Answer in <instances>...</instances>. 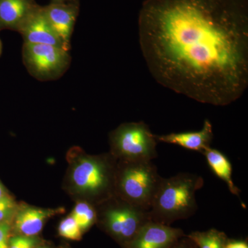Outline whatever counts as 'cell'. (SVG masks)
I'll return each instance as SVG.
<instances>
[{"label": "cell", "instance_id": "1", "mask_svg": "<svg viewBox=\"0 0 248 248\" xmlns=\"http://www.w3.org/2000/svg\"><path fill=\"white\" fill-rule=\"evenodd\" d=\"M140 48L159 84L224 107L248 86V0H146Z\"/></svg>", "mask_w": 248, "mask_h": 248}, {"label": "cell", "instance_id": "2", "mask_svg": "<svg viewBox=\"0 0 248 248\" xmlns=\"http://www.w3.org/2000/svg\"><path fill=\"white\" fill-rule=\"evenodd\" d=\"M203 184L202 177L191 173L162 178L149 210L152 221L170 226L192 216L197 210L196 192Z\"/></svg>", "mask_w": 248, "mask_h": 248}, {"label": "cell", "instance_id": "3", "mask_svg": "<svg viewBox=\"0 0 248 248\" xmlns=\"http://www.w3.org/2000/svg\"><path fill=\"white\" fill-rule=\"evenodd\" d=\"M162 178L152 161H120L116 169L115 195L149 211Z\"/></svg>", "mask_w": 248, "mask_h": 248}, {"label": "cell", "instance_id": "4", "mask_svg": "<svg viewBox=\"0 0 248 248\" xmlns=\"http://www.w3.org/2000/svg\"><path fill=\"white\" fill-rule=\"evenodd\" d=\"M109 156H84L73 165L71 182L80 195L104 202L115 195L117 166Z\"/></svg>", "mask_w": 248, "mask_h": 248}, {"label": "cell", "instance_id": "5", "mask_svg": "<svg viewBox=\"0 0 248 248\" xmlns=\"http://www.w3.org/2000/svg\"><path fill=\"white\" fill-rule=\"evenodd\" d=\"M112 156L120 161H151L157 157V141L143 122L120 125L110 134Z\"/></svg>", "mask_w": 248, "mask_h": 248}, {"label": "cell", "instance_id": "6", "mask_svg": "<svg viewBox=\"0 0 248 248\" xmlns=\"http://www.w3.org/2000/svg\"><path fill=\"white\" fill-rule=\"evenodd\" d=\"M22 60L32 78L50 81L60 79L66 73L72 59L69 51L60 47L24 43Z\"/></svg>", "mask_w": 248, "mask_h": 248}, {"label": "cell", "instance_id": "7", "mask_svg": "<svg viewBox=\"0 0 248 248\" xmlns=\"http://www.w3.org/2000/svg\"><path fill=\"white\" fill-rule=\"evenodd\" d=\"M117 197L118 201L110 202L102 210V223L113 237L125 246L136 236L142 227L152 220L148 210Z\"/></svg>", "mask_w": 248, "mask_h": 248}, {"label": "cell", "instance_id": "8", "mask_svg": "<svg viewBox=\"0 0 248 248\" xmlns=\"http://www.w3.org/2000/svg\"><path fill=\"white\" fill-rule=\"evenodd\" d=\"M184 236L186 234L182 230L150 221L125 248H168Z\"/></svg>", "mask_w": 248, "mask_h": 248}, {"label": "cell", "instance_id": "9", "mask_svg": "<svg viewBox=\"0 0 248 248\" xmlns=\"http://www.w3.org/2000/svg\"><path fill=\"white\" fill-rule=\"evenodd\" d=\"M42 9L49 24L67 50H70L72 35L79 13V4L50 2L42 6Z\"/></svg>", "mask_w": 248, "mask_h": 248}, {"label": "cell", "instance_id": "10", "mask_svg": "<svg viewBox=\"0 0 248 248\" xmlns=\"http://www.w3.org/2000/svg\"><path fill=\"white\" fill-rule=\"evenodd\" d=\"M19 33L22 36L24 43L55 46L69 51L49 24L40 5Z\"/></svg>", "mask_w": 248, "mask_h": 248}, {"label": "cell", "instance_id": "11", "mask_svg": "<svg viewBox=\"0 0 248 248\" xmlns=\"http://www.w3.org/2000/svg\"><path fill=\"white\" fill-rule=\"evenodd\" d=\"M39 6L35 0H0V31L19 32Z\"/></svg>", "mask_w": 248, "mask_h": 248}, {"label": "cell", "instance_id": "12", "mask_svg": "<svg viewBox=\"0 0 248 248\" xmlns=\"http://www.w3.org/2000/svg\"><path fill=\"white\" fill-rule=\"evenodd\" d=\"M214 138L213 125L210 121L205 120L203 128L199 131L170 133L155 135L156 141L177 145L186 149L197 151L203 154L210 147Z\"/></svg>", "mask_w": 248, "mask_h": 248}, {"label": "cell", "instance_id": "13", "mask_svg": "<svg viewBox=\"0 0 248 248\" xmlns=\"http://www.w3.org/2000/svg\"><path fill=\"white\" fill-rule=\"evenodd\" d=\"M63 209H45L22 205L14 217L15 228L21 235L35 236L42 231L46 221Z\"/></svg>", "mask_w": 248, "mask_h": 248}, {"label": "cell", "instance_id": "14", "mask_svg": "<svg viewBox=\"0 0 248 248\" xmlns=\"http://www.w3.org/2000/svg\"><path fill=\"white\" fill-rule=\"evenodd\" d=\"M203 155L206 158L210 169L217 176L226 182L231 193L239 197L241 191L233 182L232 178V165L228 158L221 152L212 148H209L204 151Z\"/></svg>", "mask_w": 248, "mask_h": 248}, {"label": "cell", "instance_id": "15", "mask_svg": "<svg viewBox=\"0 0 248 248\" xmlns=\"http://www.w3.org/2000/svg\"><path fill=\"white\" fill-rule=\"evenodd\" d=\"M197 248H224L228 237L223 232L216 229L192 232L186 235Z\"/></svg>", "mask_w": 248, "mask_h": 248}, {"label": "cell", "instance_id": "16", "mask_svg": "<svg viewBox=\"0 0 248 248\" xmlns=\"http://www.w3.org/2000/svg\"><path fill=\"white\" fill-rule=\"evenodd\" d=\"M71 215L83 232L89 230L97 219V210L92 204L87 202L77 203Z\"/></svg>", "mask_w": 248, "mask_h": 248}, {"label": "cell", "instance_id": "17", "mask_svg": "<svg viewBox=\"0 0 248 248\" xmlns=\"http://www.w3.org/2000/svg\"><path fill=\"white\" fill-rule=\"evenodd\" d=\"M58 232L62 237L72 241H79L83 234L79 225L71 215L62 220L59 225Z\"/></svg>", "mask_w": 248, "mask_h": 248}, {"label": "cell", "instance_id": "18", "mask_svg": "<svg viewBox=\"0 0 248 248\" xmlns=\"http://www.w3.org/2000/svg\"><path fill=\"white\" fill-rule=\"evenodd\" d=\"M18 206L11 196L6 195L0 200V223H9L14 218Z\"/></svg>", "mask_w": 248, "mask_h": 248}, {"label": "cell", "instance_id": "19", "mask_svg": "<svg viewBox=\"0 0 248 248\" xmlns=\"http://www.w3.org/2000/svg\"><path fill=\"white\" fill-rule=\"evenodd\" d=\"M38 244L35 236L17 235L9 239V248H35Z\"/></svg>", "mask_w": 248, "mask_h": 248}, {"label": "cell", "instance_id": "20", "mask_svg": "<svg viewBox=\"0 0 248 248\" xmlns=\"http://www.w3.org/2000/svg\"><path fill=\"white\" fill-rule=\"evenodd\" d=\"M10 231L9 223H0V248H9Z\"/></svg>", "mask_w": 248, "mask_h": 248}, {"label": "cell", "instance_id": "21", "mask_svg": "<svg viewBox=\"0 0 248 248\" xmlns=\"http://www.w3.org/2000/svg\"><path fill=\"white\" fill-rule=\"evenodd\" d=\"M168 248H197L196 245L186 236L176 241Z\"/></svg>", "mask_w": 248, "mask_h": 248}, {"label": "cell", "instance_id": "22", "mask_svg": "<svg viewBox=\"0 0 248 248\" xmlns=\"http://www.w3.org/2000/svg\"><path fill=\"white\" fill-rule=\"evenodd\" d=\"M224 248H248V245L246 241L228 239Z\"/></svg>", "mask_w": 248, "mask_h": 248}, {"label": "cell", "instance_id": "23", "mask_svg": "<svg viewBox=\"0 0 248 248\" xmlns=\"http://www.w3.org/2000/svg\"><path fill=\"white\" fill-rule=\"evenodd\" d=\"M51 2L66 3V4H79V0H51Z\"/></svg>", "mask_w": 248, "mask_h": 248}, {"label": "cell", "instance_id": "24", "mask_svg": "<svg viewBox=\"0 0 248 248\" xmlns=\"http://www.w3.org/2000/svg\"><path fill=\"white\" fill-rule=\"evenodd\" d=\"M6 195H7V193H6L4 187H3V186L1 185V183H0V200H1L2 197H4Z\"/></svg>", "mask_w": 248, "mask_h": 248}, {"label": "cell", "instance_id": "25", "mask_svg": "<svg viewBox=\"0 0 248 248\" xmlns=\"http://www.w3.org/2000/svg\"><path fill=\"white\" fill-rule=\"evenodd\" d=\"M1 53H2V44H1V40H0V57H1Z\"/></svg>", "mask_w": 248, "mask_h": 248}, {"label": "cell", "instance_id": "26", "mask_svg": "<svg viewBox=\"0 0 248 248\" xmlns=\"http://www.w3.org/2000/svg\"><path fill=\"white\" fill-rule=\"evenodd\" d=\"M35 248H48L45 247V246H41V247H36Z\"/></svg>", "mask_w": 248, "mask_h": 248}]
</instances>
